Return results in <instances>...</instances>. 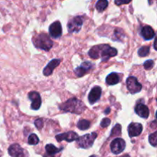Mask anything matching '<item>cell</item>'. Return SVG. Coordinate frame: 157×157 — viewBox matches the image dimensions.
<instances>
[{"instance_id": "obj_1", "label": "cell", "mask_w": 157, "mask_h": 157, "mask_svg": "<svg viewBox=\"0 0 157 157\" xmlns=\"http://www.w3.org/2000/svg\"><path fill=\"white\" fill-rule=\"evenodd\" d=\"M89 56L92 58H101L102 61H107L117 54V50L109 45H98L92 47L88 52Z\"/></svg>"}, {"instance_id": "obj_2", "label": "cell", "mask_w": 157, "mask_h": 157, "mask_svg": "<svg viewBox=\"0 0 157 157\" xmlns=\"http://www.w3.org/2000/svg\"><path fill=\"white\" fill-rule=\"evenodd\" d=\"M59 108L61 110L64 111V112L81 114L86 109V106L81 100L76 98H72L61 104Z\"/></svg>"}, {"instance_id": "obj_3", "label": "cell", "mask_w": 157, "mask_h": 157, "mask_svg": "<svg viewBox=\"0 0 157 157\" xmlns=\"http://www.w3.org/2000/svg\"><path fill=\"white\" fill-rule=\"evenodd\" d=\"M34 45L38 49L49 51L53 46V42L47 34L41 33L34 38Z\"/></svg>"}, {"instance_id": "obj_4", "label": "cell", "mask_w": 157, "mask_h": 157, "mask_svg": "<svg viewBox=\"0 0 157 157\" xmlns=\"http://www.w3.org/2000/svg\"><path fill=\"white\" fill-rule=\"evenodd\" d=\"M97 136H98L97 132H92L90 134L82 135L81 137H78V139H77V143H78L79 147L88 149L93 146L94 142Z\"/></svg>"}, {"instance_id": "obj_5", "label": "cell", "mask_w": 157, "mask_h": 157, "mask_svg": "<svg viewBox=\"0 0 157 157\" xmlns=\"http://www.w3.org/2000/svg\"><path fill=\"white\" fill-rule=\"evenodd\" d=\"M127 87L130 93L135 94L140 92L142 89V85L138 82L137 78L134 76H130L127 79Z\"/></svg>"}, {"instance_id": "obj_6", "label": "cell", "mask_w": 157, "mask_h": 157, "mask_svg": "<svg viewBox=\"0 0 157 157\" xmlns=\"http://www.w3.org/2000/svg\"><path fill=\"white\" fill-rule=\"evenodd\" d=\"M83 25V18L81 16L74 17L67 23V30L70 33L79 32Z\"/></svg>"}, {"instance_id": "obj_7", "label": "cell", "mask_w": 157, "mask_h": 157, "mask_svg": "<svg viewBox=\"0 0 157 157\" xmlns=\"http://www.w3.org/2000/svg\"><path fill=\"white\" fill-rule=\"evenodd\" d=\"M126 143L123 139L117 138L110 143V149L114 154H119L125 149Z\"/></svg>"}, {"instance_id": "obj_8", "label": "cell", "mask_w": 157, "mask_h": 157, "mask_svg": "<svg viewBox=\"0 0 157 157\" xmlns=\"http://www.w3.org/2000/svg\"><path fill=\"white\" fill-rule=\"evenodd\" d=\"M9 153L12 157H27L25 151L18 144L15 143L9 146Z\"/></svg>"}, {"instance_id": "obj_9", "label": "cell", "mask_w": 157, "mask_h": 157, "mask_svg": "<svg viewBox=\"0 0 157 157\" xmlns=\"http://www.w3.org/2000/svg\"><path fill=\"white\" fill-rule=\"evenodd\" d=\"M29 98L32 101L31 108L34 110L39 109L41 105V99L39 93L37 92H30L29 93Z\"/></svg>"}, {"instance_id": "obj_10", "label": "cell", "mask_w": 157, "mask_h": 157, "mask_svg": "<svg viewBox=\"0 0 157 157\" xmlns=\"http://www.w3.org/2000/svg\"><path fill=\"white\" fill-rule=\"evenodd\" d=\"M57 141L58 142H61L63 140H66L67 142H73L75 141V140L78 139V135L75 132H73V131H70V132H64V133L58 134L55 136Z\"/></svg>"}, {"instance_id": "obj_11", "label": "cell", "mask_w": 157, "mask_h": 157, "mask_svg": "<svg viewBox=\"0 0 157 157\" xmlns=\"http://www.w3.org/2000/svg\"><path fill=\"white\" fill-rule=\"evenodd\" d=\"M49 33L51 36L55 38H59L62 34V28L60 22L56 21L49 26Z\"/></svg>"}, {"instance_id": "obj_12", "label": "cell", "mask_w": 157, "mask_h": 157, "mask_svg": "<svg viewBox=\"0 0 157 157\" xmlns=\"http://www.w3.org/2000/svg\"><path fill=\"white\" fill-rule=\"evenodd\" d=\"M143 131V126L140 123H132L128 126V133L130 137L138 136Z\"/></svg>"}, {"instance_id": "obj_13", "label": "cell", "mask_w": 157, "mask_h": 157, "mask_svg": "<svg viewBox=\"0 0 157 157\" xmlns=\"http://www.w3.org/2000/svg\"><path fill=\"white\" fill-rule=\"evenodd\" d=\"M93 67V64L91 62H83L79 67L76 68L75 70V74L78 77H81L83 75H85L89 70H90V69Z\"/></svg>"}, {"instance_id": "obj_14", "label": "cell", "mask_w": 157, "mask_h": 157, "mask_svg": "<svg viewBox=\"0 0 157 157\" xmlns=\"http://www.w3.org/2000/svg\"><path fill=\"white\" fill-rule=\"evenodd\" d=\"M101 92H102V90H101V88L100 86H95V87H94L88 95L89 103L90 104H94L97 101H98L99 99L101 98Z\"/></svg>"}, {"instance_id": "obj_15", "label": "cell", "mask_w": 157, "mask_h": 157, "mask_svg": "<svg viewBox=\"0 0 157 157\" xmlns=\"http://www.w3.org/2000/svg\"><path fill=\"white\" fill-rule=\"evenodd\" d=\"M135 112L139 116L144 119L148 118L149 115H150V110H149L148 107L143 103H138L136 105L135 107Z\"/></svg>"}, {"instance_id": "obj_16", "label": "cell", "mask_w": 157, "mask_h": 157, "mask_svg": "<svg viewBox=\"0 0 157 157\" xmlns=\"http://www.w3.org/2000/svg\"><path fill=\"white\" fill-rule=\"evenodd\" d=\"M61 61L58 58H55V59H52V61L49 62L48 64L46 66V67L44 68V70H43V73L46 76H48V75H52V73L53 72L54 69L60 64Z\"/></svg>"}, {"instance_id": "obj_17", "label": "cell", "mask_w": 157, "mask_h": 157, "mask_svg": "<svg viewBox=\"0 0 157 157\" xmlns=\"http://www.w3.org/2000/svg\"><path fill=\"white\" fill-rule=\"evenodd\" d=\"M140 35L143 38L146 40H150L155 36V32L153 28L149 26H146L142 28L140 32Z\"/></svg>"}, {"instance_id": "obj_18", "label": "cell", "mask_w": 157, "mask_h": 157, "mask_svg": "<svg viewBox=\"0 0 157 157\" xmlns=\"http://www.w3.org/2000/svg\"><path fill=\"white\" fill-rule=\"evenodd\" d=\"M121 79H120V77L118 75L117 73L116 72H112L110 75H108L106 78V83L109 86H113V85H116L117 83H120Z\"/></svg>"}, {"instance_id": "obj_19", "label": "cell", "mask_w": 157, "mask_h": 157, "mask_svg": "<svg viewBox=\"0 0 157 157\" xmlns=\"http://www.w3.org/2000/svg\"><path fill=\"white\" fill-rule=\"evenodd\" d=\"M45 150L46 152L48 154H50V155H55V154L58 153L60 151L62 150V149H58L56 146H55L52 144H48L45 146Z\"/></svg>"}, {"instance_id": "obj_20", "label": "cell", "mask_w": 157, "mask_h": 157, "mask_svg": "<svg viewBox=\"0 0 157 157\" xmlns=\"http://www.w3.org/2000/svg\"><path fill=\"white\" fill-rule=\"evenodd\" d=\"M108 6V1L107 0H98L96 3V9L99 12H103L107 9Z\"/></svg>"}, {"instance_id": "obj_21", "label": "cell", "mask_w": 157, "mask_h": 157, "mask_svg": "<svg viewBox=\"0 0 157 157\" xmlns=\"http://www.w3.org/2000/svg\"><path fill=\"white\" fill-rule=\"evenodd\" d=\"M90 126V123L88 120L81 119L78 123V128L81 130H86L88 129Z\"/></svg>"}, {"instance_id": "obj_22", "label": "cell", "mask_w": 157, "mask_h": 157, "mask_svg": "<svg viewBox=\"0 0 157 157\" xmlns=\"http://www.w3.org/2000/svg\"><path fill=\"white\" fill-rule=\"evenodd\" d=\"M28 143L30 145H37L38 143H39V139L37 136L36 134L32 133L29 136V139H28Z\"/></svg>"}, {"instance_id": "obj_23", "label": "cell", "mask_w": 157, "mask_h": 157, "mask_svg": "<svg viewBox=\"0 0 157 157\" xmlns=\"http://www.w3.org/2000/svg\"><path fill=\"white\" fill-rule=\"evenodd\" d=\"M149 53H150V48L148 46H142L138 50V54H139V55L140 57L147 56Z\"/></svg>"}, {"instance_id": "obj_24", "label": "cell", "mask_w": 157, "mask_h": 157, "mask_svg": "<svg viewBox=\"0 0 157 157\" xmlns=\"http://www.w3.org/2000/svg\"><path fill=\"white\" fill-rule=\"evenodd\" d=\"M149 141L153 146L156 147L157 146V132H153V134L150 135L149 136Z\"/></svg>"}, {"instance_id": "obj_25", "label": "cell", "mask_w": 157, "mask_h": 157, "mask_svg": "<svg viewBox=\"0 0 157 157\" xmlns=\"http://www.w3.org/2000/svg\"><path fill=\"white\" fill-rule=\"evenodd\" d=\"M121 126L120 124H117L116 126L113 127V129H112L111 132V136L112 135H117L119 134H121Z\"/></svg>"}, {"instance_id": "obj_26", "label": "cell", "mask_w": 157, "mask_h": 157, "mask_svg": "<svg viewBox=\"0 0 157 157\" xmlns=\"http://www.w3.org/2000/svg\"><path fill=\"white\" fill-rule=\"evenodd\" d=\"M153 66H154V62H153V60L151 59L147 60V61H146L144 64V69H147V70L152 69V68L153 67Z\"/></svg>"}, {"instance_id": "obj_27", "label": "cell", "mask_w": 157, "mask_h": 157, "mask_svg": "<svg viewBox=\"0 0 157 157\" xmlns=\"http://www.w3.org/2000/svg\"><path fill=\"white\" fill-rule=\"evenodd\" d=\"M110 124V119L108 118L103 119L102 121H101V127H103V128L107 127V126H108Z\"/></svg>"}, {"instance_id": "obj_28", "label": "cell", "mask_w": 157, "mask_h": 157, "mask_svg": "<svg viewBox=\"0 0 157 157\" xmlns=\"http://www.w3.org/2000/svg\"><path fill=\"white\" fill-rule=\"evenodd\" d=\"M35 125L38 129H41L43 127V120L41 119H37L35 121Z\"/></svg>"}, {"instance_id": "obj_29", "label": "cell", "mask_w": 157, "mask_h": 157, "mask_svg": "<svg viewBox=\"0 0 157 157\" xmlns=\"http://www.w3.org/2000/svg\"><path fill=\"white\" fill-rule=\"evenodd\" d=\"M132 0H115V4L117 6H121L124 4H128L131 2Z\"/></svg>"}, {"instance_id": "obj_30", "label": "cell", "mask_w": 157, "mask_h": 157, "mask_svg": "<svg viewBox=\"0 0 157 157\" xmlns=\"http://www.w3.org/2000/svg\"><path fill=\"white\" fill-rule=\"evenodd\" d=\"M44 157H55V156H54V155H50V154L46 153L44 155Z\"/></svg>"}, {"instance_id": "obj_31", "label": "cell", "mask_w": 157, "mask_h": 157, "mask_svg": "<svg viewBox=\"0 0 157 157\" xmlns=\"http://www.w3.org/2000/svg\"><path fill=\"white\" fill-rule=\"evenodd\" d=\"M110 108H107V110H106L105 111V112H104V113H105V114H107V113H109V112H110Z\"/></svg>"}, {"instance_id": "obj_32", "label": "cell", "mask_w": 157, "mask_h": 157, "mask_svg": "<svg viewBox=\"0 0 157 157\" xmlns=\"http://www.w3.org/2000/svg\"><path fill=\"white\" fill-rule=\"evenodd\" d=\"M156 40H155V41H154V49H156H156H157V48H156Z\"/></svg>"}, {"instance_id": "obj_33", "label": "cell", "mask_w": 157, "mask_h": 157, "mask_svg": "<svg viewBox=\"0 0 157 157\" xmlns=\"http://www.w3.org/2000/svg\"><path fill=\"white\" fill-rule=\"evenodd\" d=\"M121 157H130V155H127H127H122V156H121Z\"/></svg>"}, {"instance_id": "obj_34", "label": "cell", "mask_w": 157, "mask_h": 157, "mask_svg": "<svg viewBox=\"0 0 157 157\" xmlns=\"http://www.w3.org/2000/svg\"><path fill=\"white\" fill-rule=\"evenodd\" d=\"M153 3V0H149V4L151 5Z\"/></svg>"}, {"instance_id": "obj_35", "label": "cell", "mask_w": 157, "mask_h": 157, "mask_svg": "<svg viewBox=\"0 0 157 157\" xmlns=\"http://www.w3.org/2000/svg\"><path fill=\"white\" fill-rule=\"evenodd\" d=\"M90 157H97L96 155H92V156H90Z\"/></svg>"}]
</instances>
